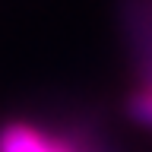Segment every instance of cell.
<instances>
[{
  "mask_svg": "<svg viewBox=\"0 0 152 152\" xmlns=\"http://www.w3.org/2000/svg\"><path fill=\"white\" fill-rule=\"evenodd\" d=\"M0 152H76L70 136H51L35 124L10 121L0 127Z\"/></svg>",
  "mask_w": 152,
  "mask_h": 152,
  "instance_id": "1",
  "label": "cell"
},
{
  "mask_svg": "<svg viewBox=\"0 0 152 152\" xmlns=\"http://www.w3.org/2000/svg\"><path fill=\"white\" fill-rule=\"evenodd\" d=\"M127 114H130L133 124H140V127L152 130V86L136 89V92L127 98Z\"/></svg>",
  "mask_w": 152,
  "mask_h": 152,
  "instance_id": "2",
  "label": "cell"
}]
</instances>
